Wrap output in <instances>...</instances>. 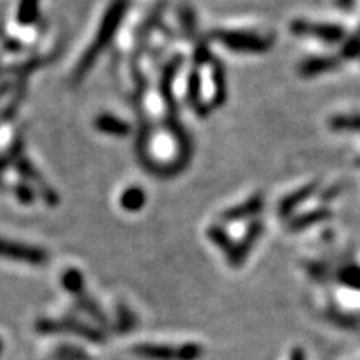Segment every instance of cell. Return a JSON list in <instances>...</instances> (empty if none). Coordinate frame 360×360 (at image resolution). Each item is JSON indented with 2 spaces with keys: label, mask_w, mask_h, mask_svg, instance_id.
Returning a JSON list of instances; mask_svg holds the SVG:
<instances>
[{
  "label": "cell",
  "mask_w": 360,
  "mask_h": 360,
  "mask_svg": "<svg viewBox=\"0 0 360 360\" xmlns=\"http://www.w3.org/2000/svg\"><path fill=\"white\" fill-rule=\"evenodd\" d=\"M127 0H114V2L110 4V7L107 8L105 15H103L101 25H98L96 39L90 44L87 51H85L84 57L79 60L77 69H75L74 79L77 80V82L85 74H89V70L92 69L94 64H96L97 58L101 57L103 49L109 47L112 39H114L117 30H119V25L122 24L125 12H127Z\"/></svg>",
  "instance_id": "1"
},
{
  "label": "cell",
  "mask_w": 360,
  "mask_h": 360,
  "mask_svg": "<svg viewBox=\"0 0 360 360\" xmlns=\"http://www.w3.org/2000/svg\"><path fill=\"white\" fill-rule=\"evenodd\" d=\"M215 42L224 45L225 49L233 52H244V53H264L272 47L274 40L265 35L247 32V30H214L210 34Z\"/></svg>",
  "instance_id": "2"
},
{
  "label": "cell",
  "mask_w": 360,
  "mask_h": 360,
  "mask_svg": "<svg viewBox=\"0 0 360 360\" xmlns=\"http://www.w3.org/2000/svg\"><path fill=\"white\" fill-rule=\"evenodd\" d=\"M290 32L295 35H307L315 37L326 44H339L345 39L344 29L339 24H327V22H310L297 19L290 22Z\"/></svg>",
  "instance_id": "3"
},
{
  "label": "cell",
  "mask_w": 360,
  "mask_h": 360,
  "mask_svg": "<svg viewBox=\"0 0 360 360\" xmlns=\"http://www.w3.org/2000/svg\"><path fill=\"white\" fill-rule=\"evenodd\" d=\"M134 352L152 360H197L202 355V349L195 344L182 345L179 349L170 345L141 344L134 349Z\"/></svg>",
  "instance_id": "4"
},
{
  "label": "cell",
  "mask_w": 360,
  "mask_h": 360,
  "mask_svg": "<svg viewBox=\"0 0 360 360\" xmlns=\"http://www.w3.org/2000/svg\"><path fill=\"white\" fill-rule=\"evenodd\" d=\"M0 257L17 262L42 265L47 262V252L39 247L19 244V242H7L6 238H0Z\"/></svg>",
  "instance_id": "5"
},
{
  "label": "cell",
  "mask_w": 360,
  "mask_h": 360,
  "mask_svg": "<svg viewBox=\"0 0 360 360\" xmlns=\"http://www.w3.org/2000/svg\"><path fill=\"white\" fill-rule=\"evenodd\" d=\"M262 231H264V224L260 222V220H255V222L250 224V227L247 229L245 236L242 237V240L237 242V244L233 242L232 250L225 255L232 267H240V265L245 262V259L249 257L252 247L255 245V242H257L259 237L262 236Z\"/></svg>",
  "instance_id": "6"
},
{
  "label": "cell",
  "mask_w": 360,
  "mask_h": 360,
  "mask_svg": "<svg viewBox=\"0 0 360 360\" xmlns=\"http://www.w3.org/2000/svg\"><path fill=\"white\" fill-rule=\"evenodd\" d=\"M264 209V197L260 193H255L250 199H247L244 204L233 205L231 209H227L222 214V222H238V220H244L254 215L260 214V210Z\"/></svg>",
  "instance_id": "7"
},
{
  "label": "cell",
  "mask_w": 360,
  "mask_h": 360,
  "mask_svg": "<svg viewBox=\"0 0 360 360\" xmlns=\"http://www.w3.org/2000/svg\"><path fill=\"white\" fill-rule=\"evenodd\" d=\"M187 102L188 105L192 107L193 110H195L197 115L200 117H205L209 114L210 107L209 103H205L202 101V77L199 74V70L193 69L191 74H188V79H187Z\"/></svg>",
  "instance_id": "8"
},
{
  "label": "cell",
  "mask_w": 360,
  "mask_h": 360,
  "mask_svg": "<svg viewBox=\"0 0 360 360\" xmlns=\"http://www.w3.org/2000/svg\"><path fill=\"white\" fill-rule=\"evenodd\" d=\"M339 58L334 57H309L300 62L299 74L302 77H314V75L326 74V72L339 69Z\"/></svg>",
  "instance_id": "9"
},
{
  "label": "cell",
  "mask_w": 360,
  "mask_h": 360,
  "mask_svg": "<svg viewBox=\"0 0 360 360\" xmlns=\"http://www.w3.org/2000/svg\"><path fill=\"white\" fill-rule=\"evenodd\" d=\"M315 188H317V184L312 182V184H307V186L300 187L299 191H294L292 193H289L287 197H283L281 204H278V215H282V217H289L297 207L302 205L310 195H314Z\"/></svg>",
  "instance_id": "10"
},
{
  "label": "cell",
  "mask_w": 360,
  "mask_h": 360,
  "mask_svg": "<svg viewBox=\"0 0 360 360\" xmlns=\"http://www.w3.org/2000/svg\"><path fill=\"white\" fill-rule=\"evenodd\" d=\"M330 217H332L330 209H327V207H321V209L310 210V212L300 214V215H297V217L290 219L289 220V231L290 232L305 231V229H309L310 225L323 222V220H327Z\"/></svg>",
  "instance_id": "11"
},
{
  "label": "cell",
  "mask_w": 360,
  "mask_h": 360,
  "mask_svg": "<svg viewBox=\"0 0 360 360\" xmlns=\"http://www.w3.org/2000/svg\"><path fill=\"white\" fill-rule=\"evenodd\" d=\"M212 64V84H214V101L210 103V109L214 107L224 105L227 101V80H225L224 65L220 64L217 58L210 60Z\"/></svg>",
  "instance_id": "12"
},
{
  "label": "cell",
  "mask_w": 360,
  "mask_h": 360,
  "mask_svg": "<svg viewBox=\"0 0 360 360\" xmlns=\"http://www.w3.org/2000/svg\"><path fill=\"white\" fill-rule=\"evenodd\" d=\"M96 127L97 130H101V132L107 135H114V137H127L130 134V125L127 122H124L122 119H117V117L109 114L97 117Z\"/></svg>",
  "instance_id": "13"
},
{
  "label": "cell",
  "mask_w": 360,
  "mask_h": 360,
  "mask_svg": "<svg viewBox=\"0 0 360 360\" xmlns=\"http://www.w3.org/2000/svg\"><path fill=\"white\" fill-rule=\"evenodd\" d=\"M146 202L147 195L141 187H129L127 191H124L122 195H120V205H122V209L127 210V212H139V210L143 209Z\"/></svg>",
  "instance_id": "14"
},
{
  "label": "cell",
  "mask_w": 360,
  "mask_h": 360,
  "mask_svg": "<svg viewBox=\"0 0 360 360\" xmlns=\"http://www.w3.org/2000/svg\"><path fill=\"white\" fill-rule=\"evenodd\" d=\"M39 4L40 0H20L19 8H17V20L24 25L37 20Z\"/></svg>",
  "instance_id": "15"
},
{
  "label": "cell",
  "mask_w": 360,
  "mask_h": 360,
  "mask_svg": "<svg viewBox=\"0 0 360 360\" xmlns=\"http://www.w3.org/2000/svg\"><path fill=\"white\" fill-rule=\"evenodd\" d=\"M207 237L210 238V242H212L214 245H217L220 250H224L225 255L232 250L233 242L232 238L229 237V233L225 232L222 225H212V227H209V231H207Z\"/></svg>",
  "instance_id": "16"
},
{
  "label": "cell",
  "mask_w": 360,
  "mask_h": 360,
  "mask_svg": "<svg viewBox=\"0 0 360 360\" xmlns=\"http://www.w3.org/2000/svg\"><path fill=\"white\" fill-rule=\"evenodd\" d=\"M328 125L334 130H360V114H340L332 117Z\"/></svg>",
  "instance_id": "17"
},
{
  "label": "cell",
  "mask_w": 360,
  "mask_h": 360,
  "mask_svg": "<svg viewBox=\"0 0 360 360\" xmlns=\"http://www.w3.org/2000/svg\"><path fill=\"white\" fill-rule=\"evenodd\" d=\"M62 283H64L65 289L72 292V294L80 295L84 290V276L79 272V270L70 269L67 270L64 277H62Z\"/></svg>",
  "instance_id": "18"
},
{
  "label": "cell",
  "mask_w": 360,
  "mask_h": 360,
  "mask_svg": "<svg viewBox=\"0 0 360 360\" xmlns=\"http://www.w3.org/2000/svg\"><path fill=\"white\" fill-rule=\"evenodd\" d=\"M342 57L345 58H355L360 57V29L357 32L350 35L347 40H344V45H342Z\"/></svg>",
  "instance_id": "19"
},
{
  "label": "cell",
  "mask_w": 360,
  "mask_h": 360,
  "mask_svg": "<svg viewBox=\"0 0 360 360\" xmlns=\"http://www.w3.org/2000/svg\"><path fill=\"white\" fill-rule=\"evenodd\" d=\"M339 278L344 285L352 287V289H355V290H360V267H355V265L345 267L340 272Z\"/></svg>",
  "instance_id": "20"
},
{
  "label": "cell",
  "mask_w": 360,
  "mask_h": 360,
  "mask_svg": "<svg viewBox=\"0 0 360 360\" xmlns=\"http://www.w3.org/2000/svg\"><path fill=\"white\" fill-rule=\"evenodd\" d=\"M193 60H195V65H205V64H210V60H212V56H210L209 49H207V45L200 44L197 45L195 49V53H193Z\"/></svg>",
  "instance_id": "21"
},
{
  "label": "cell",
  "mask_w": 360,
  "mask_h": 360,
  "mask_svg": "<svg viewBox=\"0 0 360 360\" xmlns=\"http://www.w3.org/2000/svg\"><path fill=\"white\" fill-rule=\"evenodd\" d=\"M182 19H184V25H186V29L188 30V32H192V30H193V13L192 12H184Z\"/></svg>",
  "instance_id": "22"
},
{
  "label": "cell",
  "mask_w": 360,
  "mask_h": 360,
  "mask_svg": "<svg viewBox=\"0 0 360 360\" xmlns=\"http://www.w3.org/2000/svg\"><path fill=\"white\" fill-rule=\"evenodd\" d=\"M290 360H305L304 350L302 349H294L290 352Z\"/></svg>",
  "instance_id": "23"
},
{
  "label": "cell",
  "mask_w": 360,
  "mask_h": 360,
  "mask_svg": "<svg viewBox=\"0 0 360 360\" xmlns=\"http://www.w3.org/2000/svg\"><path fill=\"white\" fill-rule=\"evenodd\" d=\"M339 4H340V6H342V7L349 8V7H352L354 0H339Z\"/></svg>",
  "instance_id": "24"
},
{
  "label": "cell",
  "mask_w": 360,
  "mask_h": 360,
  "mask_svg": "<svg viewBox=\"0 0 360 360\" xmlns=\"http://www.w3.org/2000/svg\"><path fill=\"white\" fill-rule=\"evenodd\" d=\"M0 352H2V342H0Z\"/></svg>",
  "instance_id": "25"
},
{
  "label": "cell",
  "mask_w": 360,
  "mask_h": 360,
  "mask_svg": "<svg viewBox=\"0 0 360 360\" xmlns=\"http://www.w3.org/2000/svg\"><path fill=\"white\" fill-rule=\"evenodd\" d=\"M357 165H360V159H359V160H357Z\"/></svg>",
  "instance_id": "26"
}]
</instances>
